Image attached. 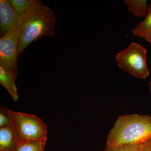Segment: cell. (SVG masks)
I'll use <instances>...</instances> for the list:
<instances>
[{
	"label": "cell",
	"mask_w": 151,
	"mask_h": 151,
	"mask_svg": "<svg viewBox=\"0 0 151 151\" xmlns=\"http://www.w3.org/2000/svg\"><path fill=\"white\" fill-rule=\"evenodd\" d=\"M22 16L20 28L18 57L33 42L44 37L54 35L56 15L48 6L40 0H35Z\"/></svg>",
	"instance_id": "cell-1"
},
{
	"label": "cell",
	"mask_w": 151,
	"mask_h": 151,
	"mask_svg": "<svg viewBox=\"0 0 151 151\" xmlns=\"http://www.w3.org/2000/svg\"><path fill=\"white\" fill-rule=\"evenodd\" d=\"M151 138V116L138 114L119 116L107 136V145H144Z\"/></svg>",
	"instance_id": "cell-2"
},
{
	"label": "cell",
	"mask_w": 151,
	"mask_h": 151,
	"mask_svg": "<svg viewBox=\"0 0 151 151\" xmlns=\"http://www.w3.org/2000/svg\"><path fill=\"white\" fill-rule=\"evenodd\" d=\"M8 114L18 144L27 141L47 139V127L40 118L9 109Z\"/></svg>",
	"instance_id": "cell-3"
},
{
	"label": "cell",
	"mask_w": 151,
	"mask_h": 151,
	"mask_svg": "<svg viewBox=\"0 0 151 151\" xmlns=\"http://www.w3.org/2000/svg\"><path fill=\"white\" fill-rule=\"evenodd\" d=\"M120 68L136 78L145 79L150 75L147 65V50L141 45L132 42L116 55Z\"/></svg>",
	"instance_id": "cell-4"
},
{
	"label": "cell",
	"mask_w": 151,
	"mask_h": 151,
	"mask_svg": "<svg viewBox=\"0 0 151 151\" xmlns=\"http://www.w3.org/2000/svg\"><path fill=\"white\" fill-rule=\"evenodd\" d=\"M22 16L0 39V65L11 73L18 75V45Z\"/></svg>",
	"instance_id": "cell-5"
},
{
	"label": "cell",
	"mask_w": 151,
	"mask_h": 151,
	"mask_svg": "<svg viewBox=\"0 0 151 151\" xmlns=\"http://www.w3.org/2000/svg\"><path fill=\"white\" fill-rule=\"evenodd\" d=\"M19 16L8 0L0 1V35L3 36L14 24Z\"/></svg>",
	"instance_id": "cell-6"
},
{
	"label": "cell",
	"mask_w": 151,
	"mask_h": 151,
	"mask_svg": "<svg viewBox=\"0 0 151 151\" xmlns=\"http://www.w3.org/2000/svg\"><path fill=\"white\" fill-rule=\"evenodd\" d=\"M17 75L11 73L0 65V84L4 86L14 101L19 99L15 80Z\"/></svg>",
	"instance_id": "cell-7"
},
{
	"label": "cell",
	"mask_w": 151,
	"mask_h": 151,
	"mask_svg": "<svg viewBox=\"0 0 151 151\" xmlns=\"http://www.w3.org/2000/svg\"><path fill=\"white\" fill-rule=\"evenodd\" d=\"M17 145L11 125L0 128V151H14Z\"/></svg>",
	"instance_id": "cell-8"
},
{
	"label": "cell",
	"mask_w": 151,
	"mask_h": 151,
	"mask_svg": "<svg viewBox=\"0 0 151 151\" xmlns=\"http://www.w3.org/2000/svg\"><path fill=\"white\" fill-rule=\"evenodd\" d=\"M127 9L135 17H146L148 12L149 5L146 0H125Z\"/></svg>",
	"instance_id": "cell-9"
},
{
	"label": "cell",
	"mask_w": 151,
	"mask_h": 151,
	"mask_svg": "<svg viewBox=\"0 0 151 151\" xmlns=\"http://www.w3.org/2000/svg\"><path fill=\"white\" fill-rule=\"evenodd\" d=\"M46 141H30L19 143L14 151H44Z\"/></svg>",
	"instance_id": "cell-10"
},
{
	"label": "cell",
	"mask_w": 151,
	"mask_h": 151,
	"mask_svg": "<svg viewBox=\"0 0 151 151\" xmlns=\"http://www.w3.org/2000/svg\"><path fill=\"white\" fill-rule=\"evenodd\" d=\"M151 31V1L148 12L145 20L139 24L132 30V34L142 37L145 34Z\"/></svg>",
	"instance_id": "cell-11"
},
{
	"label": "cell",
	"mask_w": 151,
	"mask_h": 151,
	"mask_svg": "<svg viewBox=\"0 0 151 151\" xmlns=\"http://www.w3.org/2000/svg\"><path fill=\"white\" fill-rule=\"evenodd\" d=\"M35 0H9L11 6L19 16L28 10Z\"/></svg>",
	"instance_id": "cell-12"
},
{
	"label": "cell",
	"mask_w": 151,
	"mask_h": 151,
	"mask_svg": "<svg viewBox=\"0 0 151 151\" xmlns=\"http://www.w3.org/2000/svg\"><path fill=\"white\" fill-rule=\"evenodd\" d=\"M144 145H127L121 146L107 145L104 151H142Z\"/></svg>",
	"instance_id": "cell-13"
},
{
	"label": "cell",
	"mask_w": 151,
	"mask_h": 151,
	"mask_svg": "<svg viewBox=\"0 0 151 151\" xmlns=\"http://www.w3.org/2000/svg\"><path fill=\"white\" fill-rule=\"evenodd\" d=\"M8 110L4 106H1L0 128L10 125V120L8 114Z\"/></svg>",
	"instance_id": "cell-14"
},
{
	"label": "cell",
	"mask_w": 151,
	"mask_h": 151,
	"mask_svg": "<svg viewBox=\"0 0 151 151\" xmlns=\"http://www.w3.org/2000/svg\"><path fill=\"white\" fill-rule=\"evenodd\" d=\"M142 37L151 44V31L145 34L142 36Z\"/></svg>",
	"instance_id": "cell-15"
},
{
	"label": "cell",
	"mask_w": 151,
	"mask_h": 151,
	"mask_svg": "<svg viewBox=\"0 0 151 151\" xmlns=\"http://www.w3.org/2000/svg\"><path fill=\"white\" fill-rule=\"evenodd\" d=\"M146 151H151V138L147 143L144 144V149Z\"/></svg>",
	"instance_id": "cell-16"
},
{
	"label": "cell",
	"mask_w": 151,
	"mask_h": 151,
	"mask_svg": "<svg viewBox=\"0 0 151 151\" xmlns=\"http://www.w3.org/2000/svg\"><path fill=\"white\" fill-rule=\"evenodd\" d=\"M149 90H150V92L151 93V79L150 83H149Z\"/></svg>",
	"instance_id": "cell-17"
},
{
	"label": "cell",
	"mask_w": 151,
	"mask_h": 151,
	"mask_svg": "<svg viewBox=\"0 0 151 151\" xmlns=\"http://www.w3.org/2000/svg\"><path fill=\"white\" fill-rule=\"evenodd\" d=\"M142 151H146L145 150H142Z\"/></svg>",
	"instance_id": "cell-18"
}]
</instances>
